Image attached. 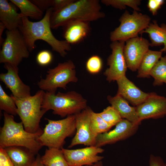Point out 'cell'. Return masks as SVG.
Masks as SVG:
<instances>
[{
  "label": "cell",
  "instance_id": "1",
  "mask_svg": "<svg viewBox=\"0 0 166 166\" xmlns=\"http://www.w3.org/2000/svg\"><path fill=\"white\" fill-rule=\"evenodd\" d=\"M53 11L52 8L46 11L43 18L38 22H33L28 18L22 17V22L18 29L23 36L30 52L36 48L35 42L44 41L52 48L53 51L65 57L67 51L71 49V45L66 41L59 40L53 34L51 30L50 18Z\"/></svg>",
  "mask_w": 166,
  "mask_h": 166
},
{
  "label": "cell",
  "instance_id": "2",
  "mask_svg": "<svg viewBox=\"0 0 166 166\" xmlns=\"http://www.w3.org/2000/svg\"><path fill=\"white\" fill-rule=\"evenodd\" d=\"M105 17L99 0H74L61 10L53 11L50 18L51 27L56 29L71 21L90 22Z\"/></svg>",
  "mask_w": 166,
  "mask_h": 166
},
{
  "label": "cell",
  "instance_id": "3",
  "mask_svg": "<svg viewBox=\"0 0 166 166\" xmlns=\"http://www.w3.org/2000/svg\"><path fill=\"white\" fill-rule=\"evenodd\" d=\"M4 124L1 128L0 147L3 148L10 146L26 148L35 155L42 147L38 140L42 134L41 128L34 133L26 131L23 124L16 122L14 116L6 112L3 113Z\"/></svg>",
  "mask_w": 166,
  "mask_h": 166
},
{
  "label": "cell",
  "instance_id": "4",
  "mask_svg": "<svg viewBox=\"0 0 166 166\" xmlns=\"http://www.w3.org/2000/svg\"><path fill=\"white\" fill-rule=\"evenodd\" d=\"M88 106L87 101L80 93L74 91L66 93L46 92L45 93L42 108L46 112L53 110V113L61 117L75 115Z\"/></svg>",
  "mask_w": 166,
  "mask_h": 166
},
{
  "label": "cell",
  "instance_id": "5",
  "mask_svg": "<svg viewBox=\"0 0 166 166\" xmlns=\"http://www.w3.org/2000/svg\"><path fill=\"white\" fill-rule=\"evenodd\" d=\"M41 89L33 96L19 98L10 96L14 100L17 109V114L22 122L25 129L30 133L39 130V123L46 112L42 108L45 93Z\"/></svg>",
  "mask_w": 166,
  "mask_h": 166
},
{
  "label": "cell",
  "instance_id": "6",
  "mask_svg": "<svg viewBox=\"0 0 166 166\" xmlns=\"http://www.w3.org/2000/svg\"><path fill=\"white\" fill-rule=\"evenodd\" d=\"M45 119L48 124L38 138V141L42 146L61 149L65 138L72 135L76 131L75 115H69L58 120Z\"/></svg>",
  "mask_w": 166,
  "mask_h": 166
},
{
  "label": "cell",
  "instance_id": "7",
  "mask_svg": "<svg viewBox=\"0 0 166 166\" xmlns=\"http://www.w3.org/2000/svg\"><path fill=\"white\" fill-rule=\"evenodd\" d=\"M151 20L148 15L133 10L130 14L126 10L119 19V26L111 32V41L125 42L127 40L138 36V34L146 29Z\"/></svg>",
  "mask_w": 166,
  "mask_h": 166
},
{
  "label": "cell",
  "instance_id": "8",
  "mask_svg": "<svg viewBox=\"0 0 166 166\" xmlns=\"http://www.w3.org/2000/svg\"><path fill=\"white\" fill-rule=\"evenodd\" d=\"M47 73L45 78H41L38 83L41 89L47 92H56L59 88L66 89L68 84L78 81L75 65L71 60L59 63L53 69H49Z\"/></svg>",
  "mask_w": 166,
  "mask_h": 166
},
{
  "label": "cell",
  "instance_id": "9",
  "mask_svg": "<svg viewBox=\"0 0 166 166\" xmlns=\"http://www.w3.org/2000/svg\"><path fill=\"white\" fill-rule=\"evenodd\" d=\"M6 38L0 51V63L18 65L23 58L29 57L30 52L19 29L7 30Z\"/></svg>",
  "mask_w": 166,
  "mask_h": 166
},
{
  "label": "cell",
  "instance_id": "10",
  "mask_svg": "<svg viewBox=\"0 0 166 166\" xmlns=\"http://www.w3.org/2000/svg\"><path fill=\"white\" fill-rule=\"evenodd\" d=\"M125 44V42L116 41L110 45L112 53L107 59L109 67L104 73L109 82L125 76L128 67L123 52Z\"/></svg>",
  "mask_w": 166,
  "mask_h": 166
},
{
  "label": "cell",
  "instance_id": "11",
  "mask_svg": "<svg viewBox=\"0 0 166 166\" xmlns=\"http://www.w3.org/2000/svg\"><path fill=\"white\" fill-rule=\"evenodd\" d=\"M92 110L87 107L80 112L75 114L76 132L69 148L79 144L88 146H95L97 136L90 128L91 113Z\"/></svg>",
  "mask_w": 166,
  "mask_h": 166
},
{
  "label": "cell",
  "instance_id": "12",
  "mask_svg": "<svg viewBox=\"0 0 166 166\" xmlns=\"http://www.w3.org/2000/svg\"><path fill=\"white\" fill-rule=\"evenodd\" d=\"M69 166H83L91 165L98 162L104 157L98 155L104 149L96 146L75 149L61 148Z\"/></svg>",
  "mask_w": 166,
  "mask_h": 166
},
{
  "label": "cell",
  "instance_id": "13",
  "mask_svg": "<svg viewBox=\"0 0 166 166\" xmlns=\"http://www.w3.org/2000/svg\"><path fill=\"white\" fill-rule=\"evenodd\" d=\"M149 46L150 42L148 40L139 36L125 42L123 52L128 69L132 71L137 70Z\"/></svg>",
  "mask_w": 166,
  "mask_h": 166
},
{
  "label": "cell",
  "instance_id": "14",
  "mask_svg": "<svg viewBox=\"0 0 166 166\" xmlns=\"http://www.w3.org/2000/svg\"><path fill=\"white\" fill-rule=\"evenodd\" d=\"M140 121L162 118L166 113V97L154 92L149 93L145 100L136 106Z\"/></svg>",
  "mask_w": 166,
  "mask_h": 166
},
{
  "label": "cell",
  "instance_id": "15",
  "mask_svg": "<svg viewBox=\"0 0 166 166\" xmlns=\"http://www.w3.org/2000/svg\"><path fill=\"white\" fill-rule=\"evenodd\" d=\"M138 126L123 119L112 130L98 135L95 146L101 147L124 140L133 135L137 130Z\"/></svg>",
  "mask_w": 166,
  "mask_h": 166
},
{
  "label": "cell",
  "instance_id": "16",
  "mask_svg": "<svg viewBox=\"0 0 166 166\" xmlns=\"http://www.w3.org/2000/svg\"><path fill=\"white\" fill-rule=\"evenodd\" d=\"M4 67L7 70V72L1 73L0 79L10 90L12 95L19 98L31 96L30 87L25 84L19 76L18 66L6 63Z\"/></svg>",
  "mask_w": 166,
  "mask_h": 166
},
{
  "label": "cell",
  "instance_id": "17",
  "mask_svg": "<svg viewBox=\"0 0 166 166\" xmlns=\"http://www.w3.org/2000/svg\"><path fill=\"white\" fill-rule=\"evenodd\" d=\"M118 85L117 94L136 106L142 103L147 98L149 93L142 91L125 76L116 81Z\"/></svg>",
  "mask_w": 166,
  "mask_h": 166
},
{
  "label": "cell",
  "instance_id": "18",
  "mask_svg": "<svg viewBox=\"0 0 166 166\" xmlns=\"http://www.w3.org/2000/svg\"><path fill=\"white\" fill-rule=\"evenodd\" d=\"M90 22L80 21L70 22L62 26L63 36L70 45L78 44L85 38L90 31Z\"/></svg>",
  "mask_w": 166,
  "mask_h": 166
},
{
  "label": "cell",
  "instance_id": "19",
  "mask_svg": "<svg viewBox=\"0 0 166 166\" xmlns=\"http://www.w3.org/2000/svg\"><path fill=\"white\" fill-rule=\"evenodd\" d=\"M7 0H0V21L8 30L18 29L22 22V17L16 6Z\"/></svg>",
  "mask_w": 166,
  "mask_h": 166
},
{
  "label": "cell",
  "instance_id": "20",
  "mask_svg": "<svg viewBox=\"0 0 166 166\" xmlns=\"http://www.w3.org/2000/svg\"><path fill=\"white\" fill-rule=\"evenodd\" d=\"M107 99L111 106L119 113L122 119H126L139 125L141 122L136 107L130 106L128 102L120 95L108 96Z\"/></svg>",
  "mask_w": 166,
  "mask_h": 166
},
{
  "label": "cell",
  "instance_id": "21",
  "mask_svg": "<svg viewBox=\"0 0 166 166\" xmlns=\"http://www.w3.org/2000/svg\"><path fill=\"white\" fill-rule=\"evenodd\" d=\"M148 34L150 40V46H158L163 45L160 50L163 53L166 52V24L162 23L160 26L157 21L154 20L150 22L148 27L140 34Z\"/></svg>",
  "mask_w": 166,
  "mask_h": 166
},
{
  "label": "cell",
  "instance_id": "22",
  "mask_svg": "<svg viewBox=\"0 0 166 166\" xmlns=\"http://www.w3.org/2000/svg\"><path fill=\"white\" fill-rule=\"evenodd\" d=\"M23 148L10 146L4 148L14 166H30L35 159V155Z\"/></svg>",
  "mask_w": 166,
  "mask_h": 166
},
{
  "label": "cell",
  "instance_id": "23",
  "mask_svg": "<svg viewBox=\"0 0 166 166\" xmlns=\"http://www.w3.org/2000/svg\"><path fill=\"white\" fill-rule=\"evenodd\" d=\"M163 52L149 49L144 56L137 69V77H150V73L155 65L162 57Z\"/></svg>",
  "mask_w": 166,
  "mask_h": 166
},
{
  "label": "cell",
  "instance_id": "24",
  "mask_svg": "<svg viewBox=\"0 0 166 166\" xmlns=\"http://www.w3.org/2000/svg\"><path fill=\"white\" fill-rule=\"evenodd\" d=\"M10 2L19 8L22 17L30 18L35 20L41 19L43 12L38 6L29 0H10Z\"/></svg>",
  "mask_w": 166,
  "mask_h": 166
},
{
  "label": "cell",
  "instance_id": "25",
  "mask_svg": "<svg viewBox=\"0 0 166 166\" xmlns=\"http://www.w3.org/2000/svg\"><path fill=\"white\" fill-rule=\"evenodd\" d=\"M40 160L45 166H69L61 149H46Z\"/></svg>",
  "mask_w": 166,
  "mask_h": 166
},
{
  "label": "cell",
  "instance_id": "26",
  "mask_svg": "<svg viewBox=\"0 0 166 166\" xmlns=\"http://www.w3.org/2000/svg\"><path fill=\"white\" fill-rule=\"evenodd\" d=\"M150 76L154 79V86L166 85V56L162 57L153 67Z\"/></svg>",
  "mask_w": 166,
  "mask_h": 166
},
{
  "label": "cell",
  "instance_id": "27",
  "mask_svg": "<svg viewBox=\"0 0 166 166\" xmlns=\"http://www.w3.org/2000/svg\"><path fill=\"white\" fill-rule=\"evenodd\" d=\"M113 126L106 122L99 115L93 110L91 113L90 128L93 134L98 135L107 132Z\"/></svg>",
  "mask_w": 166,
  "mask_h": 166
},
{
  "label": "cell",
  "instance_id": "28",
  "mask_svg": "<svg viewBox=\"0 0 166 166\" xmlns=\"http://www.w3.org/2000/svg\"><path fill=\"white\" fill-rule=\"evenodd\" d=\"M0 109L4 112L16 116L17 114V109L15 101L10 95H8L0 85Z\"/></svg>",
  "mask_w": 166,
  "mask_h": 166
},
{
  "label": "cell",
  "instance_id": "29",
  "mask_svg": "<svg viewBox=\"0 0 166 166\" xmlns=\"http://www.w3.org/2000/svg\"><path fill=\"white\" fill-rule=\"evenodd\" d=\"M101 2L106 6L112 7L121 10L126 8L127 6L137 11H140L139 6L140 5V0H102Z\"/></svg>",
  "mask_w": 166,
  "mask_h": 166
},
{
  "label": "cell",
  "instance_id": "30",
  "mask_svg": "<svg viewBox=\"0 0 166 166\" xmlns=\"http://www.w3.org/2000/svg\"><path fill=\"white\" fill-rule=\"evenodd\" d=\"M99 115L107 123L112 126L116 125L123 119L118 112L112 106H109Z\"/></svg>",
  "mask_w": 166,
  "mask_h": 166
},
{
  "label": "cell",
  "instance_id": "31",
  "mask_svg": "<svg viewBox=\"0 0 166 166\" xmlns=\"http://www.w3.org/2000/svg\"><path fill=\"white\" fill-rule=\"evenodd\" d=\"M103 62L101 58L97 55H93L87 60L86 63V69L92 74H97L101 70Z\"/></svg>",
  "mask_w": 166,
  "mask_h": 166
},
{
  "label": "cell",
  "instance_id": "32",
  "mask_svg": "<svg viewBox=\"0 0 166 166\" xmlns=\"http://www.w3.org/2000/svg\"><path fill=\"white\" fill-rule=\"evenodd\" d=\"M53 59L51 53L47 50H42L39 52L36 56L38 63L41 66H46L49 64Z\"/></svg>",
  "mask_w": 166,
  "mask_h": 166
},
{
  "label": "cell",
  "instance_id": "33",
  "mask_svg": "<svg viewBox=\"0 0 166 166\" xmlns=\"http://www.w3.org/2000/svg\"><path fill=\"white\" fill-rule=\"evenodd\" d=\"M164 2V0H148L147 6L152 15L155 16Z\"/></svg>",
  "mask_w": 166,
  "mask_h": 166
},
{
  "label": "cell",
  "instance_id": "34",
  "mask_svg": "<svg viewBox=\"0 0 166 166\" xmlns=\"http://www.w3.org/2000/svg\"><path fill=\"white\" fill-rule=\"evenodd\" d=\"M0 166H14L4 148L0 147Z\"/></svg>",
  "mask_w": 166,
  "mask_h": 166
},
{
  "label": "cell",
  "instance_id": "35",
  "mask_svg": "<svg viewBox=\"0 0 166 166\" xmlns=\"http://www.w3.org/2000/svg\"><path fill=\"white\" fill-rule=\"evenodd\" d=\"M31 1L42 11H46L49 9L52 8L53 0H33Z\"/></svg>",
  "mask_w": 166,
  "mask_h": 166
},
{
  "label": "cell",
  "instance_id": "36",
  "mask_svg": "<svg viewBox=\"0 0 166 166\" xmlns=\"http://www.w3.org/2000/svg\"><path fill=\"white\" fill-rule=\"evenodd\" d=\"M74 0H53V11L59 10L70 3Z\"/></svg>",
  "mask_w": 166,
  "mask_h": 166
},
{
  "label": "cell",
  "instance_id": "37",
  "mask_svg": "<svg viewBox=\"0 0 166 166\" xmlns=\"http://www.w3.org/2000/svg\"><path fill=\"white\" fill-rule=\"evenodd\" d=\"M149 166H166V163L160 157L151 155L149 160Z\"/></svg>",
  "mask_w": 166,
  "mask_h": 166
},
{
  "label": "cell",
  "instance_id": "38",
  "mask_svg": "<svg viewBox=\"0 0 166 166\" xmlns=\"http://www.w3.org/2000/svg\"><path fill=\"white\" fill-rule=\"evenodd\" d=\"M40 158V155L38 154L35 160L30 166H45L41 162Z\"/></svg>",
  "mask_w": 166,
  "mask_h": 166
},
{
  "label": "cell",
  "instance_id": "39",
  "mask_svg": "<svg viewBox=\"0 0 166 166\" xmlns=\"http://www.w3.org/2000/svg\"><path fill=\"white\" fill-rule=\"evenodd\" d=\"M6 29L5 26L1 22H0V45H2L5 39L2 37V35L3 31Z\"/></svg>",
  "mask_w": 166,
  "mask_h": 166
},
{
  "label": "cell",
  "instance_id": "40",
  "mask_svg": "<svg viewBox=\"0 0 166 166\" xmlns=\"http://www.w3.org/2000/svg\"><path fill=\"white\" fill-rule=\"evenodd\" d=\"M103 163L101 161L91 165H87L83 166H103Z\"/></svg>",
  "mask_w": 166,
  "mask_h": 166
},
{
  "label": "cell",
  "instance_id": "41",
  "mask_svg": "<svg viewBox=\"0 0 166 166\" xmlns=\"http://www.w3.org/2000/svg\"><path fill=\"white\" fill-rule=\"evenodd\" d=\"M165 116H166V114H165Z\"/></svg>",
  "mask_w": 166,
  "mask_h": 166
}]
</instances>
